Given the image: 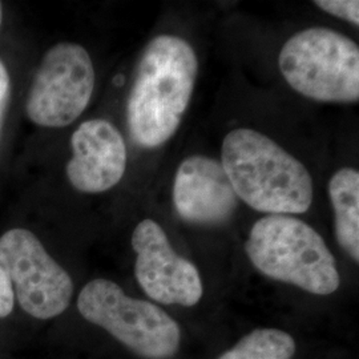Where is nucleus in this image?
I'll list each match as a JSON object with an SVG mask.
<instances>
[{"label":"nucleus","instance_id":"obj_1","mask_svg":"<svg viewBox=\"0 0 359 359\" xmlns=\"http://www.w3.org/2000/svg\"><path fill=\"white\" fill-rule=\"evenodd\" d=\"M197 69L194 50L182 38L160 35L147 46L127 103L133 142L152 149L176 133L192 99Z\"/></svg>","mask_w":359,"mask_h":359},{"label":"nucleus","instance_id":"obj_2","mask_svg":"<svg viewBox=\"0 0 359 359\" xmlns=\"http://www.w3.org/2000/svg\"><path fill=\"white\" fill-rule=\"evenodd\" d=\"M219 163L237 197L257 212L302 215L313 203V179L306 167L261 132H229Z\"/></svg>","mask_w":359,"mask_h":359},{"label":"nucleus","instance_id":"obj_3","mask_svg":"<svg viewBox=\"0 0 359 359\" xmlns=\"http://www.w3.org/2000/svg\"><path fill=\"white\" fill-rule=\"evenodd\" d=\"M246 255L262 274L313 294H332L341 283L323 238L293 216L269 215L258 219L246 241Z\"/></svg>","mask_w":359,"mask_h":359},{"label":"nucleus","instance_id":"obj_4","mask_svg":"<svg viewBox=\"0 0 359 359\" xmlns=\"http://www.w3.org/2000/svg\"><path fill=\"white\" fill-rule=\"evenodd\" d=\"M278 65L287 84L308 99L358 102V44L334 29L311 27L287 39Z\"/></svg>","mask_w":359,"mask_h":359},{"label":"nucleus","instance_id":"obj_5","mask_svg":"<svg viewBox=\"0 0 359 359\" xmlns=\"http://www.w3.org/2000/svg\"><path fill=\"white\" fill-rule=\"evenodd\" d=\"M77 308L86 320L102 326L142 357L168 358L179 348V326L165 311L130 298L109 280L87 283L79 294Z\"/></svg>","mask_w":359,"mask_h":359},{"label":"nucleus","instance_id":"obj_6","mask_svg":"<svg viewBox=\"0 0 359 359\" xmlns=\"http://www.w3.org/2000/svg\"><path fill=\"white\" fill-rule=\"evenodd\" d=\"M95 68L87 50L60 43L46 53L27 99V115L38 126L72 124L90 104Z\"/></svg>","mask_w":359,"mask_h":359},{"label":"nucleus","instance_id":"obj_7","mask_svg":"<svg viewBox=\"0 0 359 359\" xmlns=\"http://www.w3.org/2000/svg\"><path fill=\"white\" fill-rule=\"evenodd\" d=\"M0 268L29 316L50 320L68 308L72 280L31 231L13 229L0 237Z\"/></svg>","mask_w":359,"mask_h":359},{"label":"nucleus","instance_id":"obj_8","mask_svg":"<svg viewBox=\"0 0 359 359\" xmlns=\"http://www.w3.org/2000/svg\"><path fill=\"white\" fill-rule=\"evenodd\" d=\"M132 248L137 256L136 278L152 299L181 306H193L201 299L204 289L198 270L173 250L156 221L147 218L136 226Z\"/></svg>","mask_w":359,"mask_h":359},{"label":"nucleus","instance_id":"obj_9","mask_svg":"<svg viewBox=\"0 0 359 359\" xmlns=\"http://www.w3.org/2000/svg\"><path fill=\"white\" fill-rule=\"evenodd\" d=\"M173 204L185 222L213 226L233 217L238 197L222 164L196 154L185 158L176 172Z\"/></svg>","mask_w":359,"mask_h":359},{"label":"nucleus","instance_id":"obj_10","mask_svg":"<svg viewBox=\"0 0 359 359\" xmlns=\"http://www.w3.org/2000/svg\"><path fill=\"white\" fill-rule=\"evenodd\" d=\"M72 158L67 164V177L83 193L112 189L127 169V145L114 124L103 118L79 126L71 139Z\"/></svg>","mask_w":359,"mask_h":359},{"label":"nucleus","instance_id":"obj_11","mask_svg":"<svg viewBox=\"0 0 359 359\" xmlns=\"http://www.w3.org/2000/svg\"><path fill=\"white\" fill-rule=\"evenodd\" d=\"M335 217V236L348 256L359 259V173L354 168L337 170L329 182Z\"/></svg>","mask_w":359,"mask_h":359},{"label":"nucleus","instance_id":"obj_12","mask_svg":"<svg viewBox=\"0 0 359 359\" xmlns=\"http://www.w3.org/2000/svg\"><path fill=\"white\" fill-rule=\"evenodd\" d=\"M294 339L277 329H259L248 334L218 359H292Z\"/></svg>","mask_w":359,"mask_h":359},{"label":"nucleus","instance_id":"obj_13","mask_svg":"<svg viewBox=\"0 0 359 359\" xmlns=\"http://www.w3.org/2000/svg\"><path fill=\"white\" fill-rule=\"evenodd\" d=\"M314 4L325 13L345 19L354 26L359 25V1L357 0H317Z\"/></svg>","mask_w":359,"mask_h":359},{"label":"nucleus","instance_id":"obj_14","mask_svg":"<svg viewBox=\"0 0 359 359\" xmlns=\"http://www.w3.org/2000/svg\"><path fill=\"white\" fill-rule=\"evenodd\" d=\"M13 285L10 283L6 271L0 268V318L7 317L13 309Z\"/></svg>","mask_w":359,"mask_h":359},{"label":"nucleus","instance_id":"obj_15","mask_svg":"<svg viewBox=\"0 0 359 359\" xmlns=\"http://www.w3.org/2000/svg\"><path fill=\"white\" fill-rule=\"evenodd\" d=\"M8 92H10V76L6 67L0 62V117L7 102Z\"/></svg>","mask_w":359,"mask_h":359},{"label":"nucleus","instance_id":"obj_16","mask_svg":"<svg viewBox=\"0 0 359 359\" xmlns=\"http://www.w3.org/2000/svg\"><path fill=\"white\" fill-rule=\"evenodd\" d=\"M0 25H1V3H0Z\"/></svg>","mask_w":359,"mask_h":359}]
</instances>
